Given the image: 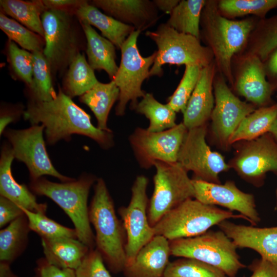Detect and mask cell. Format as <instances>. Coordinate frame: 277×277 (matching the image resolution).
<instances>
[{"instance_id":"1","label":"cell","mask_w":277,"mask_h":277,"mask_svg":"<svg viewBox=\"0 0 277 277\" xmlns=\"http://www.w3.org/2000/svg\"><path fill=\"white\" fill-rule=\"evenodd\" d=\"M23 115L32 125L41 124L45 127L46 140L50 145L62 140L68 141L76 134L91 138L104 149L113 146L112 132L94 126L90 116L75 104L61 87L51 101L29 100Z\"/></svg>"},{"instance_id":"2","label":"cell","mask_w":277,"mask_h":277,"mask_svg":"<svg viewBox=\"0 0 277 277\" xmlns=\"http://www.w3.org/2000/svg\"><path fill=\"white\" fill-rule=\"evenodd\" d=\"M259 20L253 16L240 20L227 18L220 13L217 0H206L201 17L200 40L211 50L217 71L230 88L232 58L244 48Z\"/></svg>"},{"instance_id":"3","label":"cell","mask_w":277,"mask_h":277,"mask_svg":"<svg viewBox=\"0 0 277 277\" xmlns=\"http://www.w3.org/2000/svg\"><path fill=\"white\" fill-rule=\"evenodd\" d=\"M89 207V217L95 231L96 249L110 270L123 271L127 263L126 232L115 213L113 200L104 180L98 178Z\"/></svg>"},{"instance_id":"4","label":"cell","mask_w":277,"mask_h":277,"mask_svg":"<svg viewBox=\"0 0 277 277\" xmlns=\"http://www.w3.org/2000/svg\"><path fill=\"white\" fill-rule=\"evenodd\" d=\"M97 179L83 174L77 180L55 183L41 177L31 180L30 188L38 195L46 196L56 203L73 222L77 239L90 249L95 246L90 226L87 201L90 189Z\"/></svg>"},{"instance_id":"5","label":"cell","mask_w":277,"mask_h":277,"mask_svg":"<svg viewBox=\"0 0 277 277\" xmlns=\"http://www.w3.org/2000/svg\"><path fill=\"white\" fill-rule=\"evenodd\" d=\"M229 219L248 220L242 214L189 199L164 215L153 227L155 235L169 241L196 236Z\"/></svg>"},{"instance_id":"6","label":"cell","mask_w":277,"mask_h":277,"mask_svg":"<svg viewBox=\"0 0 277 277\" xmlns=\"http://www.w3.org/2000/svg\"><path fill=\"white\" fill-rule=\"evenodd\" d=\"M45 46L43 54L50 67L53 79L65 74L80 53L81 34L74 13L54 9L41 16Z\"/></svg>"},{"instance_id":"7","label":"cell","mask_w":277,"mask_h":277,"mask_svg":"<svg viewBox=\"0 0 277 277\" xmlns=\"http://www.w3.org/2000/svg\"><path fill=\"white\" fill-rule=\"evenodd\" d=\"M146 36L156 45L157 54L150 70V76L161 77L165 64L180 66L196 65L205 67L213 61L211 50L203 45L197 38L180 33L166 23L154 31H147Z\"/></svg>"},{"instance_id":"8","label":"cell","mask_w":277,"mask_h":277,"mask_svg":"<svg viewBox=\"0 0 277 277\" xmlns=\"http://www.w3.org/2000/svg\"><path fill=\"white\" fill-rule=\"evenodd\" d=\"M170 246L172 255L202 261L220 269L228 277H236L239 271L246 267L240 260L236 246L221 230L173 240Z\"/></svg>"},{"instance_id":"9","label":"cell","mask_w":277,"mask_h":277,"mask_svg":"<svg viewBox=\"0 0 277 277\" xmlns=\"http://www.w3.org/2000/svg\"><path fill=\"white\" fill-rule=\"evenodd\" d=\"M141 32L135 30L127 38L121 48V59L113 80L120 90L115 114L123 116L127 105L130 103L131 109H135L137 99L143 97L146 92L142 90L143 82L150 77V70L156 56L157 51L143 57L137 45V38Z\"/></svg>"},{"instance_id":"10","label":"cell","mask_w":277,"mask_h":277,"mask_svg":"<svg viewBox=\"0 0 277 277\" xmlns=\"http://www.w3.org/2000/svg\"><path fill=\"white\" fill-rule=\"evenodd\" d=\"M154 189L148 208L149 222L153 227L167 212L184 201L194 198V189L188 172L177 162H156Z\"/></svg>"},{"instance_id":"11","label":"cell","mask_w":277,"mask_h":277,"mask_svg":"<svg viewBox=\"0 0 277 277\" xmlns=\"http://www.w3.org/2000/svg\"><path fill=\"white\" fill-rule=\"evenodd\" d=\"M213 86L215 104L210 119V134L216 147L227 151L232 148L231 137L241 121L257 108L241 100L217 70Z\"/></svg>"},{"instance_id":"12","label":"cell","mask_w":277,"mask_h":277,"mask_svg":"<svg viewBox=\"0 0 277 277\" xmlns=\"http://www.w3.org/2000/svg\"><path fill=\"white\" fill-rule=\"evenodd\" d=\"M232 148L234 155L227 163L245 181L260 187L268 172L277 176V142L270 133L254 140L236 142ZM276 195L277 198V190Z\"/></svg>"},{"instance_id":"13","label":"cell","mask_w":277,"mask_h":277,"mask_svg":"<svg viewBox=\"0 0 277 277\" xmlns=\"http://www.w3.org/2000/svg\"><path fill=\"white\" fill-rule=\"evenodd\" d=\"M207 133V124L188 130L179 153L177 162L187 172L192 171L195 179L221 184L219 174L230 169L223 156L212 150L208 145Z\"/></svg>"},{"instance_id":"14","label":"cell","mask_w":277,"mask_h":277,"mask_svg":"<svg viewBox=\"0 0 277 277\" xmlns=\"http://www.w3.org/2000/svg\"><path fill=\"white\" fill-rule=\"evenodd\" d=\"M148 184L147 177L137 176L131 187L128 205L118 210L126 236V266L133 261L139 250L155 235L148 217Z\"/></svg>"},{"instance_id":"15","label":"cell","mask_w":277,"mask_h":277,"mask_svg":"<svg viewBox=\"0 0 277 277\" xmlns=\"http://www.w3.org/2000/svg\"><path fill=\"white\" fill-rule=\"evenodd\" d=\"M45 127L33 125L24 129H8L4 132L10 144L14 159L27 166L31 180L48 175L62 182L74 179L63 175L54 168L47 152L43 137Z\"/></svg>"},{"instance_id":"16","label":"cell","mask_w":277,"mask_h":277,"mask_svg":"<svg viewBox=\"0 0 277 277\" xmlns=\"http://www.w3.org/2000/svg\"><path fill=\"white\" fill-rule=\"evenodd\" d=\"M188 131L183 122L170 129L152 132L136 128L129 140L139 165L148 169L156 162H177L179 153Z\"/></svg>"},{"instance_id":"17","label":"cell","mask_w":277,"mask_h":277,"mask_svg":"<svg viewBox=\"0 0 277 277\" xmlns=\"http://www.w3.org/2000/svg\"><path fill=\"white\" fill-rule=\"evenodd\" d=\"M233 93L257 108L274 103L273 94L267 80L262 61L257 56L240 52L231 63Z\"/></svg>"},{"instance_id":"18","label":"cell","mask_w":277,"mask_h":277,"mask_svg":"<svg viewBox=\"0 0 277 277\" xmlns=\"http://www.w3.org/2000/svg\"><path fill=\"white\" fill-rule=\"evenodd\" d=\"M192 181L195 199L205 204L221 206L231 211H238L252 226L260 222L254 195L241 190L234 181L228 180L222 184L195 179Z\"/></svg>"},{"instance_id":"19","label":"cell","mask_w":277,"mask_h":277,"mask_svg":"<svg viewBox=\"0 0 277 277\" xmlns=\"http://www.w3.org/2000/svg\"><path fill=\"white\" fill-rule=\"evenodd\" d=\"M218 226L238 248L253 249L261 258L277 265V226L258 228L225 220Z\"/></svg>"},{"instance_id":"20","label":"cell","mask_w":277,"mask_h":277,"mask_svg":"<svg viewBox=\"0 0 277 277\" xmlns=\"http://www.w3.org/2000/svg\"><path fill=\"white\" fill-rule=\"evenodd\" d=\"M89 3L140 32L154 26L159 19L158 9L149 0H93Z\"/></svg>"},{"instance_id":"21","label":"cell","mask_w":277,"mask_h":277,"mask_svg":"<svg viewBox=\"0 0 277 277\" xmlns=\"http://www.w3.org/2000/svg\"><path fill=\"white\" fill-rule=\"evenodd\" d=\"M216 72L214 61L201 70L198 82L183 113L182 122L188 130L207 124L210 119L215 104L213 84Z\"/></svg>"},{"instance_id":"22","label":"cell","mask_w":277,"mask_h":277,"mask_svg":"<svg viewBox=\"0 0 277 277\" xmlns=\"http://www.w3.org/2000/svg\"><path fill=\"white\" fill-rule=\"evenodd\" d=\"M170 255V241L155 235L125 267L124 274L126 277H163Z\"/></svg>"},{"instance_id":"23","label":"cell","mask_w":277,"mask_h":277,"mask_svg":"<svg viewBox=\"0 0 277 277\" xmlns=\"http://www.w3.org/2000/svg\"><path fill=\"white\" fill-rule=\"evenodd\" d=\"M14 159L11 146L3 145L0 158V194L19 206L34 212L45 214L46 204L38 203L34 194L13 177L11 164Z\"/></svg>"},{"instance_id":"24","label":"cell","mask_w":277,"mask_h":277,"mask_svg":"<svg viewBox=\"0 0 277 277\" xmlns=\"http://www.w3.org/2000/svg\"><path fill=\"white\" fill-rule=\"evenodd\" d=\"M74 14L80 22L97 28L102 36L111 42L117 49H121L128 36L135 30L133 27L102 12L88 1H85Z\"/></svg>"},{"instance_id":"25","label":"cell","mask_w":277,"mask_h":277,"mask_svg":"<svg viewBox=\"0 0 277 277\" xmlns=\"http://www.w3.org/2000/svg\"><path fill=\"white\" fill-rule=\"evenodd\" d=\"M80 24L86 40L88 64L94 70L105 71L111 81L113 80L118 68L115 62V46L100 35L91 26L85 23Z\"/></svg>"},{"instance_id":"26","label":"cell","mask_w":277,"mask_h":277,"mask_svg":"<svg viewBox=\"0 0 277 277\" xmlns=\"http://www.w3.org/2000/svg\"><path fill=\"white\" fill-rule=\"evenodd\" d=\"M45 259L55 266L75 270L90 249L77 239H41Z\"/></svg>"},{"instance_id":"27","label":"cell","mask_w":277,"mask_h":277,"mask_svg":"<svg viewBox=\"0 0 277 277\" xmlns=\"http://www.w3.org/2000/svg\"><path fill=\"white\" fill-rule=\"evenodd\" d=\"M120 95V90L113 81L108 83L99 81L80 96V101L86 105L97 120V127L103 131L112 132L107 125L109 112Z\"/></svg>"},{"instance_id":"28","label":"cell","mask_w":277,"mask_h":277,"mask_svg":"<svg viewBox=\"0 0 277 277\" xmlns=\"http://www.w3.org/2000/svg\"><path fill=\"white\" fill-rule=\"evenodd\" d=\"M30 229L26 215L18 217L0 231V261L12 263L26 249Z\"/></svg>"},{"instance_id":"29","label":"cell","mask_w":277,"mask_h":277,"mask_svg":"<svg viewBox=\"0 0 277 277\" xmlns=\"http://www.w3.org/2000/svg\"><path fill=\"white\" fill-rule=\"evenodd\" d=\"M0 6L1 12L44 37L41 16L47 9L42 0H1Z\"/></svg>"},{"instance_id":"30","label":"cell","mask_w":277,"mask_h":277,"mask_svg":"<svg viewBox=\"0 0 277 277\" xmlns=\"http://www.w3.org/2000/svg\"><path fill=\"white\" fill-rule=\"evenodd\" d=\"M276 116V103L256 109L241 121L231 137L230 144L254 140L268 132Z\"/></svg>"},{"instance_id":"31","label":"cell","mask_w":277,"mask_h":277,"mask_svg":"<svg viewBox=\"0 0 277 277\" xmlns=\"http://www.w3.org/2000/svg\"><path fill=\"white\" fill-rule=\"evenodd\" d=\"M276 48L277 13L259 20L241 52L256 55L263 62Z\"/></svg>"},{"instance_id":"32","label":"cell","mask_w":277,"mask_h":277,"mask_svg":"<svg viewBox=\"0 0 277 277\" xmlns=\"http://www.w3.org/2000/svg\"><path fill=\"white\" fill-rule=\"evenodd\" d=\"M84 53L81 52L71 62L65 72L62 90L68 96H81L98 81Z\"/></svg>"},{"instance_id":"33","label":"cell","mask_w":277,"mask_h":277,"mask_svg":"<svg viewBox=\"0 0 277 277\" xmlns=\"http://www.w3.org/2000/svg\"><path fill=\"white\" fill-rule=\"evenodd\" d=\"M206 0H182L166 23L178 32L200 39V21Z\"/></svg>"},{"instance_id":"34","label":"cell","mask_w":277,"mask_h":277,"mask_svg":"<svg viewBox=\"0 0 277 277\" xmlns=\"http://www.w3.org/2000/svg\"><path fill=\"white\" fill-rule=\"evenodd\" d=\"M149 121L147 130L152 132L163 131L176 125V112L167 103L159 102L151 93H146L135 109Z\"/></svg>"},{"instance_id":"35","label":"cell","mask_w":277,"mask_h":277,"mask_svg":"<svg viewBox=\"0 0 277 277\" xmlns=\"http://www.w3.org/2000/svg\"><path fill=\"white\" fill-rule=\"evenodd\" d=\"M33 61L32 81L27 87L30 100L47 102L54 98L57 93L53 86V77L49 63L43 52H32Z\"/></svg>"},{"instance_id":"36","label":"cell","mask_w":277,"mask_h":277,"mask_svg":"<svg viewBox=\"0 0 277 277\" xmlns=\"http://www.w3.org/2000/svg\"><path fill=\"white\" fill-rule=\"evenodd\" d=\"M217 8L222 16L230 19L245 16L262 19L277 8V0H217Z\"/></svg>"},{"instance_id":"37","label":"cell","mask_w":277,"mask_h":277,"mask_svg":"<svg viewBox=\"0 0 277 277\" xmlns=\"http://www.w3.org/2000/svg\"><path fill=\"white\" fill-rule=\"evenodd\" d=\"M0 28L8 39L18 44L22 49L31 52H43L45 46L44 37L2 12L0 13Z\"/></svg>"},{"instance_id":"38","label":"cell","mask_w":277,"mask_h":277,"mask_svg":"<svg viewBox=\"0 0 277 277\" xmlns=\"http://www.w3.org/2000/svg\"><path fill=\"white\" fill-rule=\"evenodd\" d=\"M163 277H228L223 271L196 259L181 258L169 262Z\"/></svg>"},{"instance_id":"39","label":"cell","mask_w":277,"mask_h":277,"mask_svg":"<svg viewBox=\"0 0 277 277\" xmlns=\"http://www.w3.org/2000/svg\"><path fill=\"white\" fill-rule=\"evenodd\" d=\"M10 71L15 79L23 81L29 87L33 76V61L32 53L19 48L14 42L8 40L5 48Z\"/></svg>"},{"instance_id":"40","label":"cell","mask_w":277,"mask_h":277,"mask_svg":"<svg viewBox=\"0 0 277 277\" xmlns=\"http://www.w3.org/2000/svg\"><path fill=\"white\" fill-rule=\"evenodd\" d=\"M21 208L28 219L30 230L38 234L41 239H77L75 229L63 226L48 218L44 213L34 212L22 207Z\"/></svg>"},{"instance_id":"41","label":"cell","mask_w":277,"mask_h":277,"mask_svg":"<svg viewBox=\"0 0 277 277\" xmlns=\"http://www.w3.org/2000/svg\"><path fill=\"white\" fill-rule=\"evenodd\" d=\"M202 68L196 65L185 66L182 79L167 104L176 112L183 113L200 76Z\"/></svg>"},{"instance_id":"42","label":"cell","mask_w":277,"mask_h":277,"mask_svg":"<svg viewBox=\"0 0 277 277\" xmlns=\"http://www.w3.org/2000/svg\"><path fill=\"white\" fill-rule=\"evenodd\" d=\"M103 257L96 249H90L75 270L76 277H112L106 268Z\"/></svg>"},{"instance_id":"43","label":"cell","mask_w":277,"mask_h":277,"mask_svg":"<svg viewBox=\"0 0 277 277\" xmlns=\"http://www.w3.org/2000/svg\"><path fill=\"white\" fill-rule=\"evenodd\" d=\"M36 273L37 277H76L75 270L55 266L45 258L37 261Z\"/></svg>"},{"instance_id":"44","label":"cell","mask_w":277,"mask_h":277,"mask_svg":"<svg viewBox=\"0 0 277 277\" xmlns=\"http://www.w3.org/2000/svg\"><path fill=\"white\" fill-rule=\"evenodd\" d=\"M24 214L21 206L3 196H0V227H3Z\"/></svg>"},{"instance_id":"45","label":"cell","mask_w":277,"mask_h":277,"mask_svg":"<svg viewBox=\"0 0 277 277\" xmlns=\"http://www.w3.org/2000/svg\"><path fill=\"white\" fill-rule=\"evenodd\" d=\"M248 268L252 272L250 277H277V265L262 258L254 260Z\"/></svg>"},{"instance_id":"46","label":"cell","mask_w":277,"mask_h":277,"mask_svg":"<svg viewBox=\"0 0 277 277\" xmlns=\"http://www.w3.org/2000/svg\"><path fill=\"white\" fill-rule=\"evenodd\" d=\"M263 64L271 89L273 93L277 92V48L268 56Z\"/></svg>"},{"instance_id":"47","label":"cell","mask_w":277,"mask_h":277,"mask_svg":"<svg viewBox=\"0 0 277 277\" xmlns=\"http://www.w3.org/2000/svg\"><path fill=\"white\" fill-rule=\"evenodd\" d=\"M84 0H42L47 10L54 9L75 13Z\"/></svg>"},{"instance_id":"48","label":"cell","mask_w":277,"mask_h":277,"mask_svg":"<svg viewBox=\"0 0 277 277\" xmlns=\"http://www.w3.org/2000/svg\"><path fill=\"white\" fill-rule=\"evenodd\" d=\"M23 112L16 111H9L6 110H1L0 118V134L4 133L6 126L10 123L14 122V121L20 116V113H23Z\"/></svg>"},{"instance_id":"49","label":"cell","mask_w":277,"mask_h":277,"mask_svg":"<svg viewBox=\"0 0 277 277\" xmlns=\"http://www.w3.org/2000/svg\"><path fill=\"white\" fill-rule=\"evenodd\" d=\"M158 10L164 13L170 14L175 7L178 5L180 0H153L152 1Z\"/></svg>"},{"instance_id":"50","label":"cell","mask_w":277,"mask_h":277,"mask_svg":"<svg viewBox=\"0 0 277 277\" xmlns=\"http://www.w3.org/2000/svg\"><path fill=\"white\" fill-rule=\"evenodd\" d=\"M10 264L0 262V277H17L11 271Z\"/></svg>"},{"instance_id":"51","label":"cell","mask_w":277,"mask_h":277,"mask_svg":"<svg viewBox=\"0 0 277 277\" xmlns=\"http://www.w3.org/2000/svg\"><path fill=\"white\" fill-rule=\"evenodd\" d=\"M268 132L272 135L277 142V116L270 126Z\"/></svg>"},{"instance_id":"52","label":"cell","mask_w":277,"mask_h":277,"mask_svg":"<svg viewBox=\"0 0 277 277\" xmlns=\"http://www.w3.org/2000/svg\"><path fill=\"white\" fill-rule=\"evenodd\" d=\"M276 98H277V95H276Z\"/></svg>"}]
</instances>
